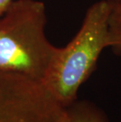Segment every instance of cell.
I'll list each match as a JSON object with an SVG mask.
<instances>
[{"instance_id": "cell-1", "label": "cell", "mask_w": 121, "mask_h": 122, "mask_svg": "<svg viewBox=\"0 0 121 122\" xmlns=\"http://www.w3.org/2000/svg\"><path fill=\"white\" fill-rule=\"evenodd\" d=\"M112 0H99L87 9L79 31L58 47L42 80L63 106L77 99L80 87L96 69L102 51L109 48V17Z\"/></svg>"}, {"instance_id": "cell-2", "label": "cell", "mask_w": 121, "mask_h": 122, "mask_svg": "<svg viewBox=\"0 0 121 122\" xmlns=\"http://www.w3.org/2000/svg\"><path fill=\"white\" fill-rule=\"evenodd\" d=\"M46 6L13 0L0 16V69L41 81L58 47L46 35Z\"/></svg>"}, {"instance_id": "cell-3", "label": "cell", "mask_w": 121, "mask_h": 122, "mask_svg": "<svg viewBox=\"0 0 121 122\" xmlns=\"http://www.w3.org/2000/svg\"><path fill=\"white\" fill-rule=\"evenodd\" d=\"M64 109L41 81L0 69V122H60Z\"/></svg>"}, {"instance_id": "cell-4", "label": "cell", "mask_w": 121, "mask_h": 122, "mask_svg": "<svg viewBox=\"0 0 121 122\" xmlns=\"http://www.w3.org/2000/svg\"><path fill=\"white\" fill-rule=\"evenodd\" d=\"M60 122H109L100 106L90 100H78L64 109Z\"/></svg>"}, {"instance_id": "cell-5", "label": "cell", "mask_w": 121, "mask_h": 122, "mask_svg": "<svg viewBox=\"0 0 121 122\" xmlns=\"http://www.w3.org/2000/svg\"><path fill=\"white\" fill-rule=\"evenodd\" d=\"M109 48L121 56V3L112 0L109 17Z\"/></svg>"}, {"instance_id": "cell-6", "label": "cell", "mask_w": 121, "mask_h": 122, "mask_svg": "<svg viewBox=\"0 0 121 122\" xmlns=\"http://www.w3.org/2000/svg\"><path fill=\"white\" fill-rule=\"evenodd\" d=\"M13 2V0H0V16L9 6V5Z\"/></svg>"}, {"instance_id": "cell-7", "label": "cell", "mask_w": 121, "mask_h": 122, "mask_svg": "<svg viewBox=\"0 0 121 122\" xmlns=\"http://www.w3.org/2000/svg\"><path fill=\"white\" fill-rule=\"evenodd\" d=\"M116 2H120V3H121V0H115Z\"/></svg>"}]
</instances>
